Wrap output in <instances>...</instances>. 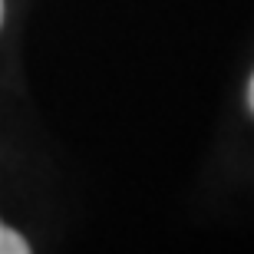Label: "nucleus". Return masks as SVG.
<instances>
[{"label": "nucleus", "mask_w": 254, "mask_h": 254, "mask_svg": "<svg viewBox=\"0 0 254 254\" xmlns=\"http://www.w3.org/2000/svg\"><path fill=\"white\" fill-rule=\"evenodd\" d=\"M248 103H251V113H254V79H251V86H248Z\"/></svg>", "instance_id": "f03ea898"}, {"label": "nucleus", "mask_w": 254, "mask_h": 254, "mask_svg": "<svg viewBox=\"0 0 254 254\" xmlns=\"http://www.w3.org/2000/svg\"><path fill=\"white\" fill-rule=\"evenodd\" d=\"M0 254H30V245L3 221H0Z\"/></svg>", "instance_id": "f257e3e1"}, {"label": "nucleus", "mask_w": 254, "mask_h": 254, "mask_svg": "<svg viewBox=\"0 0 254 254\" xmlns=\"http://www.w3.org/2000/svg\"><path fill=\"white\" fill-rule=\"evenodd\" d=\"M0 17H3V3H0Z\"/></svg>", "instance_id": "7ed1b4c3"}]
</instances>
